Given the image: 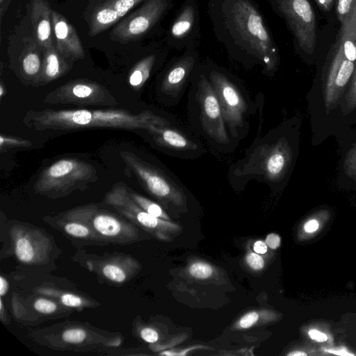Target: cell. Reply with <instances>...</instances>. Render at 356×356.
<instances>
[{
	"label": "cell",
	"instance_id": "cell-1",
	"mask_svg": "<svg viewBox=\"0 0 356 356\" xmlns=\"http://www.w3.org/2000/svg\"><path fill=\"white\" fill-rule=\"evenodd\" d=\"M208 15L217 40L246 68L259 66L271 76L280 56L270 29L254 0H209Z\"/></svg>",
	"mask_w": 356,
	"mask_h": 356
},
{
	"label": "cell",
	"instance_id": "cell-2",
	"mask_svg": "<svg viewBox=\"0 0 356 356\" xmlns=\"http://www.w3.org/2000/svg\"><path fill=\"white\" fill-rule=\"evenodd\" d=\"M24 124L34 131H70L111 128L145 131L154 125L171 124L149 110L133 113L124 109H72L30 111Z\"/></svg>",
	"mask_w": 356,
	"mask_h": 356
},
{
	"label": "cell",
	"instance_id": "cell-3",
	"mask_svg": "<svg viewBox=\"0 0 356 356\" xmlns=\"http://www.w3.org/2000/svg\"><path fill=\"white\" fill-rule=\"evenodd\" d=\"M293 162V149L285 136L270 131L257 137L243 157L229 170L230 184L243 186L254 180L269 185L280 184L286 177Z\"/></svg>",
	"mask_w": 356,
	"mask_h": 356
},
{
	"label": "cell",
	"instance_id": "cell-4",
	"mask_svg": "<svg viewBox=\"0 0 356 356\" xmlns=\"http://www.w3.org/2000/svg\"><path fill=\"white\" fill-rule=\"evenodd\" d=\"M188 110L191 127L213 148L229 153L236 147L228 134L218 97L201 63L191 81Z\"/></svg>",
	"mask_w": 356,
	"mask_h": 356
},
{
	"label": "cell",
	"instance_id": "cell-5",
	"mask_svg": "<svg viewBox=\"0 0 356 356\" xmlns=\"http://www.w3.org/2000/svg\"><path fill=\"white\" fill-rule=\"evenodd\" d=\"M201 64L218 97L228 134L238 145L248 133V120L253 113V106H250L232 74L213 61Z\"/></svg>",
	"mask_w": 356,
	"mask_h": 356
},
{
	"label": "cell",
	"instance_id": "cell-6",
	"mask_svg": "<svg viewBox=\"0 0 356 356\" xmlns=\"http://www.w3.org/2000/svg\"><path fill=\"white\" fill-rule=\"evenodd\" d=\"M120 156L129 170L152 196L175 207H181L186 202V188L168 169L149 163L130 152H121Z\"/></svg>",
	"mask_w": 356,
	"mask_h": 356
},
{
	"label": "cell",
	"instance_id": "cell-7",
	"mask_svg": "<svg viewBox=\"0 0 356 356\" xmlns=\"http://www.w3.org/2000/svg\"><path fill=\"white\" fill-rule=\"evenodd\" d=\"M96 179V169L90 163L76 158H63L42 171L34 188L41 194L63 195Z\"/></svg>",
	"mask_w": 356,
	"mask_h": 356
},
{
	"label": "cell",
	"instance_id": "cell-8",
	"mask_svg": "<svg viewBox=\"0 0 356 356\" xmlns=\"http://www.w3.org/2000/svg\"><path fill=\"white\" fill-rule=\"evenodd\" d=\"M275 13L282 17L291 31L296 47L312 55L316 46V23L309 0H267Z\"/></svg>",
	"mask_w": 356,
	"mask_h": 356
},
{
	"label": "cell",
	"instance_id": "cell-9",
	"mask_svg": "<svg viewBox=\"0 0 356 356\" xmlns=\"http://www.w3.org/2000/svg\"><path fill=\"white\" fill-rule=\"evenodd\" d=\"M177 1L145 0L115 26L110 33L111 40L121 44L140 40L159 24Z\"/></svg>",
	"mask_w": 356,
	"mask_h": 356
},
{
	"label": "cell",
	"instance_id": "cell-10",
	"mask_svg": "<svg viewBox=\"0 0 356 356\" xmlns=\"http://www.w3.org/2000/svg\"><path fill=\"white\" fill-rule=\"evenodd\" d=\"M199 65L197 48L182 51L167 63L158 86L159 93L165 104L175 106L179 103Z\"/></svg>",
	"mask_w": 356,
	"mask_h": 356
},
{
	"label": "cell",
	"instance_id": "cell-11",
	"mask_svg": "<svg viewBox=\"0 0 356 356\" xmlns=\"http://www.w3.org/2000/svg\"><path fill=\"white\" fill-rule=\"evenodd\" d=\"M48 104H72L90 106H115L114 96L104 86L86 79H77L49 92L44 98Z\"/></svg>",
	"mask_w": 356,
	"mask_h": 356
},
{
	"label": "cell",
	"instance_id": "cell-12",
	"mask_svg": "<svg viewBox=\"0 0 356 356\" xmlns=\"http://www.w3.org/2000/svg\"><path fill=\"white\" fill-rule=\"evenodd\" d=\"M105 202L124 216L152 231L161 239H169L170 234L181 230L178 224L152 216L141 209L131 198L124 184L115 186L106 195Z\"/></svg>",
	"mask_w": 356,
	"mask_h": 356
},
{
	"label": "cell",
	"instance_id": "cell-13",
	"mask_svg": "<svg viewBox=\"0 0 356 356\" xmlns=\"http://www.w3.org/2000/svg\"><path fill=\"white\" fill-rule=\"evenodd\" d=\"M199 0H184L170 24L165 42L170 49L197 48L200 40Z\"/></svg>",
	"mask_w": 356,
	"mask_h": 356
},
{
	"label": "cell",
	"instance_id": "cell-14",
	"mask_svg": "<svg viewBox=\"0 0 356 356\" xmlns=\"http://www.w3.org/2000/svg\"><path fill=\"white\" fill-rule=\"evenodd\" d=\"M145 131L157 147L174 157L194 159L204 153L200 141L171 124L154 125Z\"/></svg>",
	"mask_w": 356,
	"mask_h": 356
},
{
	"label": "cell",
	"instance_id": "cell-15",
	"mask_svg": "<svg viewBox=\"0 0 356 356\" xmlns=\"http://www.w3.org/2000/svg\"><path fill=\"white\" fill-rule=\"evenodd\" d=\"M51 17L57 50L72 63L83 59L84 48L74 26L56 10H52Z\"/></svg>",
	"mask_w": 356,
	"mask_h": 356
},
{
	"label": "cell",
	"instance_id": "cell-16",
	"mask_svg": "<svg viewBox=\"0 0 356 356\" xmlns=\"http://www.w3.org/2000/svg\"><path fill=\"white\" fill-rule=\"evenodd\" d=\"M90 216V227L102 238L120 241L134 236L132 227L117 216L90 208L83 209Z\"/></svg>",
	"mask_w": 356,
	"mask_h": 356
},
{
	"label": "cell",
	"instance_id": "cell-17",
	"mask_svg": "<svg viewBox=\"0 0 356 356\" xmlns=\"http://www.w3.org/2000/svg\"><path fill=\"white\" fill-rule=\"evenodd\" d=\"M343 60L356 64V2L348 16L341 24L330 51L329 62Z\"/></svg>",
	"mask_w": 356,
	"mask_h": 356
},
{
	"label": "cell",
	"instance_id": "cell-18",
	"mask_svg": "<svg viewBox=\"0 0 356 356\" xmlns=\"http://www.w3.org/2000/svg\"><path fill=\"white\" fill-rule=\"evenodd\" d=\"M31 20L33 37L44 49L54 46L52 9L47 0H31Z\"/></svg>",
	"mask_w": 356,
	"mask_h": 356
},
{
	"label": "cell",
	"instance_id": "cell-19",
	"mask_svg": "<svg viewBox=\"0 0 356 356\" xmlns=\"http://www.w3.org/2000/svg\"><path fill=\"white\" fill-rule=\"evenodd\" d=\"M43 58V49L34 37L28 38L19 58V70L28 81L38 83L40 78Z\"/></svg>",
	"mask_w": 356,
	"mask_h": 356
},
{
	"label": "cell",
	"instance_id": "cell-20",
	"mask_svg": "<svg viewBox=\"0 0 356 356\" xmlns=\"http://www.w3.org/2000/svg\"><path fill=\"white\" fill-rule=\"evenodd\" d=\"M72 67V62L57 50L56 46L43 49L42 65L37 83L47 84L67 74Z\"/></svg>",
	"mask_w": 356,
	"mask_h": 356
},
{
	"label": "cell",
	"instance_id": "cell-21",
	"mask_svg": "<svg viewBox=\"0 0 356 356\" xmlns=\"http://www.w3.org/2000/svg\"><path fill=\"white\" fill-rule=\"evenodd\" d=\"M90 8L92 12L88 22V35L91 37L99 35L121 19L118 13L104 1Z\"/></svg>",
	"mask_w": 356,
	"mask_h": 356
},
{
	"label": "cell",
	"instance_id": "cell-22",
	"mask_svg": "<svg viewBox=\"0 0 356 356\" xmlns=\"http://www.w3.org/2000/svg\"><path fill=\"white\" fill-rule=\"evenodd\" d=\"M128 193L131 198L148 213L164 220H170V217L159 204L133 191L129 188Z\"/></svg>",
	"mask_w": 356,
	"mask_h": 356
},
{
	"label": "cell",
	"instance_id": "cell-23",
	"mask_svg": "<svg viewBox=\"0 0 356 356\" xmlns=\"http://www.w3.org/2000/svg\"><path fill=\"white\" fill-rule=\"evenodd\" d=\"M15 251L17 259L24 263L34 261L35 252L30 239L26 236L17 238L15 243Z\"/></svg>",
	"mask_w": 356,
	"mask_h": 356
},
{
	"label": "cell",
	"instance_id": "cell-24",
	"mask_svg": "<svg viewBox=\"0 0 356 356\" xmlns=\"http://www.w3.org/2000/svg\"><path fill=\"white\" fill-rule=\"evenodd\" d=\"M356 109V66L352 75L350 85L346 92L341 113L346 116Z\"/></svg>",
	"mask_w": 356,
	"mask_h": 356
},
{
	"label": "cell",
	"instance_id": "cell-25",
	"mask_svg": "<svg viewBox=\"0 0 356 356\" xmlns=\"http://www.w3.org/2000/svg\"><path fill=\"white\" fill-rule=\"evenodd\" d=\"M86 224L73 220L63 225V229L68 234L76 238H86L91 236L92 232Z\"/></svg>",
	"mask_w": 356,
	"mask_h": 356
},
{
	"label": "cell",
	"instance_id": "cell-26",
	"mask_svg": "<svg viewBox=\"0 0 356 356\" xmlns=\"http://www.w3.org/2000/svg\"><path fill=\"white\" fill-rule=\"evenodd\" d=\"M343 168L346 175L351 179L356 181V143L347 152Z\"/></svg>",
	"mask_w": 356,
	"mask_h": 356
},
{
	"label": "cell",
	"instance_id": "cell-27",
	"mask_svg": "<svg viewBox=\"0 0 356 356\" xmlns=\"http://www.w3.org/2000/svg\"><path fill=\"white\" fill-rule=\"evenodd\" d=\"M32 145L31 141L21 138L19 137H14L7 135H0V147L1 151L6 150L10 148L15 147H29Z\"/></svg>",
	"mask_w": 356,
	"mask_h": 356
},
{
	"label": "cell",
	"instance_id": "cell-28",
	"mask_svg": "<svg viewBox=\"0 0 356 356\" xmlns=\"http://www.w3.org/2000/svg\"><path fill=\"white\" fill-rule=\"evenodd\" d=\"M189 274L196 279L205 280L210 277L213 269L209 264L197 261L192 264L188 268Z\"/></svg>",
	"mask_w": 356,
	"mask_h": 356
},
{
	"label": "cell",
	"instance_id": "cell-29",
	"mask_svg": "<svg viewBox=\"0 0 356 356\" xmlns=\"http://www.w3.org/2000/svg\"><path fill=\"white\" fill-rule=\"evenodd\" d=\"M102 273L106 278L117 283H122L127 278L125 272L120 267L114 264L104 266Z\"/></svg>",
	"mask_w": 356,
	"mask_h": 356
},
{
	"label": "cell",
	"instance_id": "cell-30",
	"mask_svg": "<svg viewBox=\"0 0 356 356\" xmlns=\"http://www.w3.org/2000/svg\"><path fill=\"white\" fill-rule=\"evenodd\" d=\"M263 312L252 311L246 313L238 321L236 327L238 329H248L254 326L257 322L264 317Z\"/></svg>",
	"mask_w": 356,
	"mask_h": 356
},
{
	"label": "cell",
	"instance_id": "cell-31",
	"mask_svg": "<svg viewBox=\"0 0 356 356\" xmlns=\"http://www.w3.org/2000/svg\"><path fill=\"white\" fill-rule=\"evenodd\" d=\"M356 0H336V13L341 24L353 10Z\"/></svg>",
	"mask_w": 356,
	"mask_h": 356
},
{
	"label": "cell",
	"instance_id": "cell-32",
	"mask_svg": "<svg viewBox=\"0 0 356 356\" xmlns=\"http://www.w3.org/2000/svg\"><path fill=\"white\" fill-rule=\"evenodd\" d=\"M63 339L67 343H79L86 339V332L81 328H72L65 330L62 335Z\"/></svg>",
	"mask_w": 356,
	"mask_h": 356
},
{
	"label": "cell",
	"instance_id": "cell-33",
	"mask_svg": "<svg viewBox=\"0 0 356 356\" xmlns=\"http://www.w3.org/2000/svg\"><path fill=\"white\" fill-rule=\"evenodd\" d=\"M33 307L37 312L46 314H51L57 309L56 303L45 298L37 299Z\"/></svg>",
	"mask_w": 356,
	"mask_h": 356
},
{
	"label": "cell",
	"instance_id": "cell-34",
	"mask_svg": "<svg viewBox=\"0 0 356 356\" xmlns=\"http://www.w3.org/2000/svg\"><path fill=\"white\" fill-rule=\"evenodd\" d=\"M248 265L254 270H261L265 265L264 258L256 252H250L245 257Z\"/></svg>",
	"mask_w": 356,
	"mask_h": 356
},
{
	"label": "cell",
	"instance_id": "cell-35",
	"mask_svg": "<svg viewBox=\"0 0 356 356\" xmlns=\"http://www.w3.org/2000/svg\"><path fill=\"white\" fill-rule=\"evenodd\" d=\"M60 302L67 307H79L83 305V299L72 293H64L60 296Z\"/></svg>",
	"mask_w": 356,
	"mask_h": 356
},
{
	"label": "cell",
	"instance_id": "cell-36",
	"mask_svg": "<svg viewBox=\"0 0 356 356\" xmlns=\"http://www.w3.org/2000/svg\"><path fill=\"white\" fill-rule=\"evenodd\" d=\"M141 338L148 343H155L159 339V334L156 330L150 327H145L140 331Z\"/></svg>",
	"mask_w": 356,
	"mask_h": 356
},
{
	"label": "cell",
	"instance_id": "cell-37",
	"mask_svg": "<svg viewBox=\"0 0 356 356\" xmlns=\"http://www.w3.org/2000/svg\"><path fill=\"white\" fill-rule=\"evenodd\" d=\"M281 238L279 235L275 233H271L267 235L265 243L270 248L275 250L280 245Z\"/></svg>",
	"mask_w": 356,
	"mask_h": 356
},
{
	"label": "cell",
	"instance_id": "cell-38",
	"mask_svg": "<svg viewBox=\"0 0 356 356\" xmlns=\"http://www.w3.org/2000/svg\"><path fill=\"white\" fill-rule=\"evenodd\" d=\"M309 336L318 342H323L327 339V337L324 333L317 330H311L309 331Z\"/></svg>",
	"mask_w": 356,
	"mask_h": 356
},
{
	"label": "cell",
	"instance_id": "cell-39",
	"mask_svg": "<svg viewBox=\"0 0 356 356\" xmlns=\"http://www.w3.org/2000/svg\"><path fill=\"white\" fill-rule=\"evenodd\" d=\"M315 1L321 10L328 12L332 8L336 0H315Z\"/></svg>",
	"mask_w": 356,
	"mask_h": 356
},
{
	"label": "cell",
	"instance_id": "cell-40",
	"mask_svg": "<svg viewBox=\"0 0 356 356\" xmlns=\"http://www.w3.org/2000/svg\"><path fill=\"white\" fill-rule=\"evenodd\" d=\"M253 250L256 253L265 254L268 250L266 243L262 241H257L253 245Z\"/></svg>",
	"mask_w": 356,
	"mask_h": 356
},
{
	"label": "cell",
	"instance_id": "cell-41",
	"mask_svg": "<svg viewBox=\"0 0 356 356\" xmlns=\"http://www.w3.org/2000/svg\"><path fill=\"white\" fill-rule=\"evenodd\" d=\"M318 222L316 220L313 219L307 221L305 224L304 229L305 232L308 233H312L317 230V229L318 228Z\"/></svg>",
	"mask_w": 356,
	"mask_h": 356
},
{
	"label": "cell",
	"instance_id": "cell-42",
	"mask_svg": "<svg viewBox=\"0 0 356 356\" xmlns=\"http://www.w3.org/2000/svg\"><path fill=\"white\" fill-rule=\"evenodd\" d=\"M8 289V283L7 280L3 277H0V295L4 296Z\"/></svg>",
	"mask_w": 356,
	"mask_h": 356
},
{
	"label": "cell",
	"instance_id": "cell-43",
	"mask_svg": "<svg viewBox=\"0 0 356 356\" xmlns=\"http://www.w3.org/2000/svg\"><path fill=\"white\" fill-rule=\"evenodd\" d=\"M12 0H0V17L1 20L6 12Z\"/></svg>",
	"mask_w": 356,
	"mask_h": 356
},
{
	"label": "cell",
	"instance_id": "cell-44",
	"mask_svg": "<svg viewBox=\"0 0 356 356\" xmlns=\"http://www.w3.org/2000/svg\"><path fill=\"white\" fill-rule=\"evenodd\" d=\"M327 351L329 353H334L336 355H353V354L349 353L346 350H328Z\"/></svg>",
	"mask_w": 356,
	"mask_h": 356
},
{
	"label": "cell",
	"instance_id": "cell-45",
	"mask_svg": "<svg viewBox=\"0 0 356 356\" xmlns=\"http://www.w3.org/2000/svg\"><path fill=\"white\" fill-rule=\"evenodd\" d=\"M289 356H306L307 353L302 351L291 352L288 354Z\"/></svg>",
	"mask_w": 356,
	"mask_h": 356
},
{
	"label": "cell",
	"instance_id": "cell-46",
	"mask_svg": "<svg viewBox=\"0 0 356 356\" xmlns=\"http://www.w3.org/2000/svg\"><path fill=\"white\" fill-rule=\"evenodd\" d=\"M103 0H92L90 3V6H88V8H91L92 6H94L95 5H96L97 3L102 1Z\"/></svg>",
	"mask_w": 356,
	"mask_h": 356
},
{
	"label": "cell",
	"instance_id": "cell-47",
	"mask_svg": "<svg viewBox=\"0 0 356 356\" xmlns=\"http://www.w3.org/2000/svg\"><path fill=\"white\" fill-rule=\"evenodd\" d=\"M5 88L2 83L0 84V97L2 98L4 94Z\"/></svg>",
	"mask_w": 356,
	"mask_h": 356
}]
</instances>
